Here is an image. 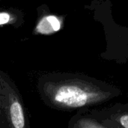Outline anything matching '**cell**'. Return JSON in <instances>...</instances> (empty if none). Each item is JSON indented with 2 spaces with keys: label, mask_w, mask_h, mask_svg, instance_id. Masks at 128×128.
Returning <instances> with one entry per match:
<instances>
[{
  "label": "cell",
  "mask_w": 128,
  "mask_h": 128,
  "mask_svg": "<svg viewBox=\"0 0 128 128\" xmlns=\"http://www.w3.org/2000/svg\"><path fill=\"white\" fill-rule=\"evenodd\" d=\"M43 98L58 110L72 111L101 106L122 94L117 86L82 74H64L42 84Z\"/></svg>",
  "instance_id": "1"
},
{
  "label": "cell",
  "mask_w": 128,
  "mask_h": 128,
  "mask_svg": "<svg viewBox=\"0 0 128 128\" xmlns=\"http://www.w3.org/2000/svg\"><path fill=\"white\" fill-rule=\"evenodd\" d=\"M0 83V115L8 128H26L23 106L11 86L4 80Z\"/></svg>",
  "instance_id": "2"
},
{
  "label": "cell",
  "mask_w": 128,
  "mask_h": 128,
  "mask_svg": "<svg viewBox=\"0 0 128 128\" xmlns=\"http://www.w3.org/2000/svg\"><path fill=\"white\" fill-rule=\"evenodd\" d=\"M88 111L106 127L128 128V103H117L102 108L88 109Z\"/></svg>",
  "instance_id": "3"
},
{
  "label": "cell",
  "mask_w": 128,
  "mask_h": 128,
  "mask_svg": "<svg viewBox=\"0 0 128 128\" xmlns=\"http://www.w3.org/2000/svg\"><path fill=\"white\" fill-rule=\"evenodd\" d=\"M69 128H112L106 127L94 118L88 111V109L79 110L70 119Z\"/></svg>",
  "instance_id": "4"
},
{
  "label": "cell",
  "mask_w": 128,
  "mask_h": 128,
  "mask_svg": "<svg viewBox=\"0 0 128 128\" xmlns=\"http://www.w3.org/2000/svg\"><path fill=\"white\" fill-rule=\"evenodd\" d=\"M61 28V22L55 16H48L44 17L38 23L36 31L40 34H51L57 32Z\"/></svg>",
  "instance_id": "5"
},
{
  "label": "cell",
  "mask_w": 128,
  "mask_h": 128,
  "mask_svg": "<svg viewBox=\"0 0 128 128\" xmlns=\"http://www.w3.org/2000/svg\"><path fill=\"white\" fill-rule=\"evenodd\" d=\"M17 16L10 12L2 11L0 12V26L5 24H11L16 21Z\"/></svg>",
  "instance_id": "6"
}]
</instances>
